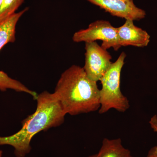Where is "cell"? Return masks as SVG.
I'll return each mask as SVG.
<instances>
[{
    "label": "cell",
    "instance_id": "6da1fadb",
    "mask_svg": "<svg viewBox=\"0 0 157 157\" xmlns=\"http://www.w3.org/2000/svg\"><path fill=\"white\" fill-rule=\"evenodd\" d=\"M35 112L22 121L19 131L8 136H0V146L9 145L16 157H25L32 149L31 142L36 134L63 123L67 114L53 93L44 91L39 94Z\"/></svg>",
    "mask_w": 157,
    "mask_h": 157
},
{
    "label": "cell",
    "instance_id": "7a4b0ae2",
    "mask_svg": "<svg viewBox=\"0 0 157 157\" xmlns=\"http://www.w3.org/2000/svg\"><path fill=\"white\" fill-rule=\"evenodd\" d=\"M53 94L66 114L78 115L100 108V90L83 68L73 65L62 73Z\"/></svg>",
    "mask_w": 157,
    "mask_h": 157
},
{
    "label": "cell",
    "instance_id": "3957f363",
    "mask_svg": "<svg viewBox=\"0 0 157 157\" xmlns=\"http://www.w3.org/2000/svg\"><path fill=\"white\" fill-rule=\"evenodd\" d=\"M126 54H121L117 60L112 63L100 79L102 88L100 90V114H104L110 109L120 112H126L130 108L129 101L121 91V74Z\"/></svg>",
    "mask_w": 157,
    "mask_h": 157
},
{
    "label": "cell",
    "instance_id": "277c9868",
    "mask_svg": "<svg viewBox=\"0 0 157 157\" xmlns=\"http://www.w3.org/2000/svg\"><path fill=\"white\" fill-rule=\"evenodd\" d=\"M28 10L29 8H25L0 22V50L8 43L15 41L17 23ZM8 90L28 94L35 100H36L38 95L36 92L29 89L20 82L11 78L7 73L0 70V91H6Z\"/></svg>",
    "mask_w": 157,
    "mask_h": 157
},
{
    "label": "cell",
    "instance_id": "5b68a950",
    "mask_svg": "<svg viewBox=\"0 0 157 157\" xmlns=\"http://www.w3.org/2000/svg\"><path fill=\"white\" fill-rule=\"evenodd\" d=\"M73 42H93L102 41L101 47L107 50L113 48L117 51L121 48L119 44L117 28L111 25L109 21L98 20L92 23L87 29L77 31L73 36Z\"/></svg>",
    "mask_w": 157,
    "mask_h": 157
},
{
    "label": "cell",
    "instance_id": "8992f818",
    "mask_svg": "<svg viewBox=\"0 0 157 157\" xmlns=\"http://www.w3.org/2000/svg\"><path fill=\"white\" fill-rule=\"evenodd\" d=\"M85 63L83 69L93 81H100L112 64V57L96 42H86Z\"/></svg>",
    "mask_w": 157,
    "mask_h": 157
},
{
    "label": "cell",
    "instance_id": "52a82bcc",
    "mask_svg": "<svg viewBox=\"0 0 157 157\" xmlns=\"http://www.w3.org/2000/svg\"><path fill=\"white\" fill-rule=\"evenodd\" d=\"M100 7L112 16L125 20L139 21L146 15V11L137 7L134 0H86Z\"/></svg>",
    "mask_w": 157,
    "mask_h": 157
},
{
    "label": "cell",
    "instance_id": "ba28073f",
    "mask_svg": "<svg viewBox=\"0 0 157 157\" xmlns=\"http://www.w3.org/2000/svg\"><path fill=\"white\" fill-rule=\"evenodd\" d=\"M119 44L121 46L144 47L148 45L150 36L146 31L135 25L134 21L126 20L121 26L117 27Z\"/></svg>",
    "mask_w": 157,
    "mask_h": 157
},
{
    "label": "cell",
    "instance_id": "9c48e42d",
    "mask_svg": "<svg viewBox=\"0 0 157 157\" xmlns=\"http://www.w3.org/2000/svg\"><path fill=\"white\" fill-rule=\"evenodd\" d=\"M96 157H134L129 149L124 147L121 138H104Z\"/></svg>",
    "mask_w": 157,
    "mask_h": 157
},
{
    "label": "cell",
    "instance_id": "30bf717a",
    "mask_svg": "<svg viewBox=\"0 0 157 157\" xmlns=\"http://www.w3.org/2000/svg\"><path fill=\"white\" fill-rule=\"evenodd\" d=\"M25 0H3L0 8V22L16 13Z\"/></svg>",
    "mask_w": 157,
    "mask_h": 157
},
{
    "label": "cell",
    "instance_id": "8fae6325",
    "mask_svg": "<svg viewBox=\"0 0 157 157\" xmlns=\"http://www.w3.org/2000/svg\"><path fill=\"white\" fill-rule=\"evenodd\" d=\"M149 123L154 132L157 134V115L155 114L152 117ZM147 157H157V146L150 149L147 154Z\"/></svg>",
    "mask_w": 157,
    "mask_h": 157
},
{
    "label": "cell",
    "instance_id": "7c38bea8",
    "mask_svg": "<svg viewBox=\"0 0 157 157\" xmlns=\"http://www.w3.org/2000/svg\"><path fill=\"white\" fill-rule=\"evenodd\" d=\"M3 157V151H2L0 150V157Z\"/></svg>",
    "mask_w": 157,
    "mask_h": 157
},
{
    "label": "cell",
    "instance_id": "4fadbf2b",
    "mask_svg": "<svg viewBox=\"0 0 157 157\" xmlns=\"http://www.w3.org/2000/svg\"><path fill=\"white\" fill-rule=\"evenodd\" d=\"M96 156H97V154H96L91 155H90L89 156L87 157H96Z\"/></svg>",
    "mask_w": 157,
    "mask_h": 157
},
{
    "label": "cell",
    "instance_id": "5bb4252c",
    "mask_svg": "<svg viewBox=\"0 0 157 157\" xmlns=\"http://www.w3.org/2000/svg\"><path fill=\"white\" fill-rule=\"evenodd\" d=\"M3 0H0V8L2 6V3Z\"/></svg>",
    "mask_w": 157,
    "mask_h": 157
}]
</instances>
